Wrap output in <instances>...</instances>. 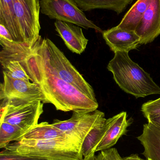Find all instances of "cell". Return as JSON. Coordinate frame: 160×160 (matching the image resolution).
<instances>
[{"instance_id": "1", "label": "cell", "mask_w": 160, "mask_h": 160, "mask_svg": "<svg viewBox=\"0 0 160 160\" xmlns=\"http://www.w3.org/2000/svg\"><path fill=\"white\" fill-rule=\"evenodd\" d=\"M15 49L31 82L41 88L45 97L44 103H51L56 110L64 112L97 110L98 102L91 99L51 72L37 43L31 48L18 44Z\"/></svg>"}, {"instance_id": "2", "label": "cell", "mask_w": 160, "mask_h": 160, "mask_svg": "<svg viewBox=\"0 0 160 160\" xmlns=\"http://www.w3.org/2000/svg\"><path fill=\"white\" fill-rule=\"evenodd\" d=\"M107 69L124 92L135 98H145L160 94V87L146 72L129 56V52H116L109 62Z\"/></svg>"}, {"instance_id": "3", "label": "cell", "mask_w": 160, "mask_h": 160, "mask_svg": "<svg viewBox=\"0 0 160 160\" xmlns=\"http://www.w3.org/2000/svg\"><path fill=\"white\" fill-rule=\"evenodd\" d=\"M36 43L45 63L53 74L73 86L91 99L97 102L91 85L50 39L43 38L40 36Z\"/></svg>"}, {"instance_id": "4", "label": "cell", "mask_w": 160, "mask_h": 160, "mask_svg": "<svg viewBox=\"0 0 160 160\" xmlns=\"http://www.w3.org/2000/svg\"><path fill=\"white\" fill-rule=\"evenodd\" d=\"M21 155L47 160H83L81 148L64 140L22 139L9 144L6 148Z\"/></svg>"}, {"instance_id": "5", "label": "cell", "mask_w": 160, "mask_h": 160, "mask_svg": "<svg viewBox=\"0 0 160 160\" xmlns=\"http://www.w3.org/2000/svg\"><path fill=\"white\" fill-rule=\"evenodd\" d=\"M1 101L0 122L17 126L25 132L38 124L43 112L41 101L17 98Z\"/></svg>"}, {"instance_id": "6", "label": "cell", "mask_w": 160, "mask_h": 160, "mask_svg": "<svg viewBox=\"0 0 160 160\" xmlns=\"http://www.w3.org/2000/svg\"><path fill=\"white\" fill-rule=\"evenodd\" d=\"M18 44L31 48L39 38L41 27L39 0H13Z\"/></svg>"}, {"instance_id": "7", "label": "cell", "mask_w": 160, "mask_h": 160, "mask_svg": "<svg viewBox=\"0 0 160 160\" xmlns=\"http://www.w3.org/2000/svg\"><path fill=\"white\" fill-rule=\"evenodd\" d=\"M40 12L51 19L70 22L102 33L103 31L88 19L73 0H40Z\"/></svg>"}, {"instance_id": "8", "label": "cell", "mask_w": 160, "mask_h": 160, "mask_svg": "<svg viewBox=\"0 0 160 160\" xmlns=\"http://www.w3.org/2000/svg\"><path fill=\"white\" fill-rule=\"evenodd\" d=\"M106 120L104 113L96 110L93 112H73L70 119H55L52 124L70 136L81 148L83 142L88 133Z\"/></svg>"}, {"instance_id": "9", "label": "cell", "mask_w": 160, "mask_h": 160, "mask_svg": "<svg viewBox=\"0 0 160 160\" xmlns=\"http://www.w3.org/2000/svg\"><path fill=\"white\" fill-rule=\"evenodd\" d=\"M3 82L0 85V99L17 98L38 100L44 103L45 97L36 84L11 78L3 72Z\"/></svg>"}, {"instance_id": "10", "label": "cell", "mask_w": 160, "mask_h": 160, "mask_svg": "<svg viewBox=\"0 0 160 160\" xmlns=\"http://www.w3.org/2000/svg\"><path fill=\"white\" fill-rule=\"evenodd\" d=\"M102 34L106 44L114 53L129 52L141 45V38L135 31L125 30L116 26L103 31Z\"/></svg>"}, {"instance_id": "11", "label": "cell", "mask_w": 160, "mask_h": 160, "mask_svg": "<svg viewBox=\"0 0 160 160\" xmlns=\"http://www.w3.org/2000/svg\"><path fill=\"white\" fill-rule=\"evenodd\" d=\"M135 32L141 45L153 42L160 35V0H152Z\"/></svg>"}, {"instance_id": "12", "label": "cell", "mask_w": 160, "mask_h": 160, "mask_svg": "<svg viewBox=\"0 0 160 160\" xmlns=\"http://www.w3.org/2000/svg\"><path fill=\"white\" fill-rule=\"evenodd\" d=\"M131 119H127V114L125 112H121L106 119V132L95 152L107 150L114 146L120 137L127 132L128 128L132 123Z\"/></svg>"}, {"instance_id": "13", "label": "cell", "mask_w": 160, "mask_h": 160, "mask_svg": "<svg viewBox=\"0 0 160 160\" xmlns=\"http://www.w3.org/2000/svg\"><path fill=\"white\" fill-rule=\"evenodd\" d=\"M54 25L55 31L70 50L79 54L85 51L88 40L85 36L81 27L58 20L55 21Z\"/></svg>"}, {"instance_id": "14", "label": "cell", "mask_w": 160, "mask_h": 160, "mask_svg": "<svg viewBox=\"0 0 160 160\" xmlns=\"http://www.w3.org/2000/svg\"><path fill=\"white\" fill-rule=\"evenodd\" d=\"M143 147L146 159L160 160V127L150 122L143 125L142 133L137 137Z\"/></svg>"}, {"instance_id": "15", "label": "cell", "mask_w": 160, "mask_h": 160, "mask_svg": "<svg viewBox=\"0 0 160 160\" xmlns=\"http://www.w3.org/2000/svg\"><path fill=\"white\" fill-rule=\"evenodd\" d=\"M2 48L0 62L3 72L13 78L32 82L15 50L10 48Z\"/></svg>"}, {"instance_id": "16", "label": "cell", "mask_w": 160, "mask_h": 160, "mask_svg": "<svg viewBox=\"0 0 160 160\" xmlns=\"http://www.w3.org/2000/svg\"><path fill=\"white\" fill-rule=\"evenodd\" d=\"M23 139L35 140H66L72 142L81 148L70 136L52 124H49L47 122L37 124L25 132L18 141Z\"/></svg>"}, {"instance_id": "17", "label": "cell", "mask_w": 160, "mask_h": 160, "mask_svg": "<svg viewBox=\"0 0 160 160\" xmlns=\"http://www.w3.org/2000/svg\"><path fill=\"white\" fill-rule=\"evenodd\" d=\"M83 11L96 9L113 10L117 14L125 11L133 0H73Z\"/></svg>"}, {"instance_id": "18", "label": "cell", "mask_w": 160, "mask_h": 160, "mask_svg": "<svg viewBox=\"0 0 160 160\" xmlns=\"http://www.w3.org/2000/svg\"><path fill=\"white\" fill-rule=\"evenodd\" d=\"M152 0H137L117 25L125 30L135 31L139 26Z\"/></svg>"}, {"instance_id": "19", "label": "cell", "mask_w": 160, "mask_h": 160, "mask_svg": "<svg viewBox=\"0 0 160 160\" xmlns=\"http://www.w3.org/2000/svg\"><path fill=\"white\" fill-rule=\"evenodd\" d=\"M0 24L4 26L14 42H18V31L13 0H0Z\"/></svg>"}, {"instance_id": "20", "label": "cell", "mask_w": 160, "mask_h": 160, "mask_svg": "<svg viewBox=\"0 0 160 160\" xmlns=\"http://www.w3.org/2000/svg\"><path fill=\"white\" fill-rule=\"evenodd\" d=\"M106 130L107 124L105 121L95 127L88 133L84 140L81 148V152L84 158L92 153H95L96 148L105 135Z\"/></svg>"}, {"instance_id": "21", "label": "cell", "mask_w": 160, "mask_h": 160, "mask_svg": "<svg viewBox=\"0 0 160 160\" xmlns=\"http://www.w3.org/2000/svg\"><path fill=\"white\" fill-rule=\"evenodd\" d=\"M0 148L7 147L11 142H18L25 133L19 127L7 122H0Z\"/></svg>"}, {"instance_id": "22", "label": "cell", "mask_w": 160, "mask_h": 160, "mask_svg": "<svg viewBox=\"0 0 160 160\" xmlns=\"http://www.w3.org/2000/svg\"><path fill=\"white\" fill-rule=\"evenodd\" d=\"M0 153V160H47L41 158L21 155L3 148Z\"/></svg>"}, {"instance_id": "23", "label": "cell", "mask_w": 160, "mask_h": 160, "mask_svg": "<svg viewBox=\"0 0 160 160\" xmlns=\"http://www.w3.org/2000/svg\"><path fill=\"white\" fill-rule=\"evenodd\" d=\"M141 111L143 115L160 113V98L145 102L142 105Z\"/></svg>"}, {"instance_id": "24", "label": "cell", "mask_w": 160, "mask_h": 160, "mask_svg": "<svg viewBox=\"0 0 160 160\" xmlns=\"http://www.w3.org/2000/svg\"><path fill=\"white\" fill-rule=\"evenodd\" d=\"M97 160H123L117 149L111 148L101 151L97 157Z\"/></svg>"}, {"instance_id": "25", "label": "cell", "mask_w": 160, "mask_h": 160, "mask_svg": "<svg viewBox=\"0 0 160 160\" xmlns=\"http://www.w3.org/2000/svg\"><path fill=\"white\" fill-rule=\"evenodd\" d=\"M0 39L10 42L14 41L7 29L2 24H0Z\"/></svg>"}, {"instance_id": "26", "label": "cell", "mask_w": 160, "mask_h": 160, "mask_svg": "<svg viewBox=\"0 0 160 160\" xmlns=\"http://www.w3.org/2000/svg\"><path fill=\"white\" fill-rule=\"evenodd\" d=\"M144 116L147 119L148 122L160 127V113L144 115Z\"/></svg>"}, {"instance_id": "27", "label": "cell", "mask_w": 160, "mask_h": 160, "mask_svg": "<svg viewBox=\"0 0 160 160\" xmlns=\"http://www.w3.org/2000/svg\"><path fill=\"white\" fill-rule=\"evenodd\" d=\"M123 160H144L143 159L141 158L138 155L134 154L132 155L129 157H126L123 158Z\"/></svg>"}, {"instance_id": "28", "label": "cell", "mask_w": 160, "mask_h": 160, "mask_svg": "<svg viewBox=\"0 0 160 160\" xmlns=\"http://www.w3.org/2000/svg\"><path fill=\"white\" fill-rule=\"evenodd\" d=\"M95 153H92L89 156L84 158L83 160H97V157L95 155Z\"/></svg>"}, {"instance_id": "29", "label": "cell", "mask_w": 160, "mask_h": 160, "mask_svg": "<svg viewBox=\"0 0 160 160\" xmlns=\"http://www.w3.org/2000/svg\"><path fill=\"white\" fill-rule=\"evenodd\" d=\"M147 160H152L148 158V159H147Z\"/></svg>"}]
</instances>
